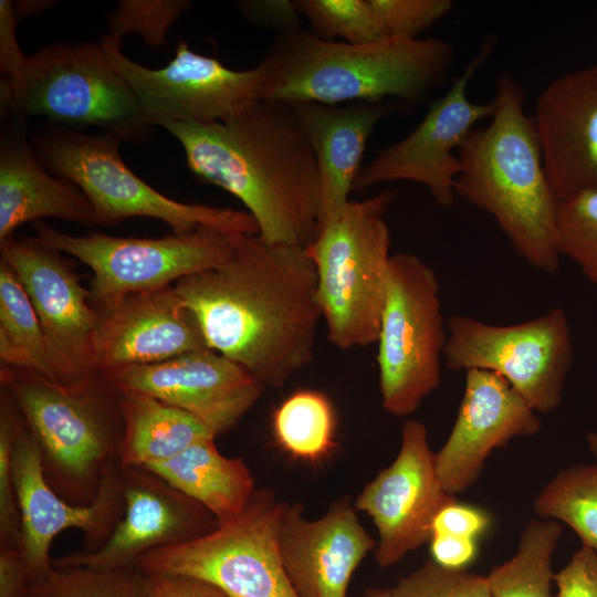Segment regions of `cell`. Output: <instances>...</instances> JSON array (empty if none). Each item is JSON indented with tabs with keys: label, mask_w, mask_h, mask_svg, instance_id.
<instances>
[{
	"label": "cell",
	"mask_w": 597,
	"mask_h": 597,
	"mask_svg": "<svg viewBox=\"0 0 597 597\" xmlns=\"http://www.w3.org/2000/svg\"><path fill=\"white\" fill-rule=\"evenodd\" d=\"M207 347L280 388L313 359L322 313L306 248L238 235L218 266L172 285Z\"/></svg>",
	"instance_id": "obj_1"
},
{
	"label": "cell",
	"mask_w": 597,
	"mask_h": 597,
	"mask_svg": "<svg viewBox=\"0 0 597 597\" xmlns=\"http://www.w3.org/2000/svg\"><path fill=\"white\" fill-rule=\"evenodd\" d=\"M188 168L237 197L268 243L306 248L321 218L316 158L292 106L262 100L227 122L163 126Z\"/></svg>",
	"instance_id": "obj_2"
},
{
	"label": "cell",
	"mask_w": 597,
	"mask_h": 597,
	"mask_svg": "<svg viewBox=\"0 0 597 597\" xmlns=\"http://www.w3.org/2000/svg\"><path fill=\"white\" fill-rule=\"evenodd\" d=\"M493 114L474 127L458 155L454 192L490 213L517 254L555 273L561 261L557 199L545 171L533 118L521 86L507 74L496 83Z\"/></svg>",
	"instance_id": "obj_3"
},
{
	"label": "cell",
	"mask_w": 597,
	"mask_h": 597,
	"mask_svg": "<svg viewBox=\"0 0 597 597\" xmlns=\"http://www.w3.org/2000/svg\"><path fill=\"white\" fill-rule=\"evenodd\" d=\"M260 62L266 101L413 102L447 75L452 49L433 38H381L360 44L326 41L297 28L279 33Z\"/></svg>",
	"instance_id": "obj_4"
},
{
	"label": "cell",
	"mask_w": 597,
	"mask_h": 597,
	"mask_svg": "<svg viewBox=\"0 0 597 597\" xmlns=\"http://www.w3.org/2000/svg\"><path fill=\"white\" fill-rule=\"evenodd\" d=\"M0 377L36 439L51 488L71 504L92 503L104 472L119 463L124 428L118 392L102 374L65 385L1 366Z\"/></svg>",
	"instance_id": "obj_5"
},
{
	"label": "cell",
	"mask_w": 597,
	"mask_h": 597,
	"mask_svg": "<svg viewBox=\"0 0 597 597\" xmlns=\"http://www.w3.org/2000/svg\"><path fill=\"white\" fill-rule=\"evenodd\" d=\"M394 199L387 190L349 200L306 247L327 337L342 350L377 342L391 258L385 213Z\"/></svg>",
	"instance_id": "obj_6"
},
{
	"label": "cell",
	"mask_w": 597,
	"mask_h": 597,
	"mask_svg": "<svg viewBox=\"0 0 597 597\" xmlns=\"http://www.w3.org/2000/svg\"><path fill=\"white\" fill-rule=\"evenodd\" d=\"M1 115L44 116L80 130L96 126L121 140L142 143L150 135L139 104L101 43H60L27 56L20 70L1 80Z\"/></svg>",
	"instance_id": "obj_7"
},
{
	"label": "cell",
	"mask_w": 597,
	"mask_h": 597,
	"mask_svg": "<svg viewBox=\"0 0 597 597\" xmlns=\"http://www.w3.org/2000/svg\"><path fill=\"white\" fill-rule=\"evenodd\" d=\"M116 136L85 134L72 128L39 129L32 148L55 176L77 186L91 202L97 224L112 226L145 217L167 223L174 233L208 226L231 235L258 234L254 218L231 208L185 203L168 198L139 178L124 163Z\"/></svg>",
	"instance_id": "obj_8"
},
{
	"label": "cell",
	"mask_w": 597,
	"mask_h": 597,
	"mask_svg": "<svg viewBox=\"0 0 597 597\" xmlns=\"http://www.w3.org/2000/svg\"><path fill=\"white\" fill-rule=\"evenodd\" d=\"M446 342L436 272L412 253L392 254L376 342L381 404L387 412L411 415L439 386Z\"/></svg>",
	"instance_id": "obj_9"
},
{
	"label": "cell",
	"mask_w": 597,
	"mask_h": 597,
	"mask_svg": "<svg viewBox=\"0 0 597 597\" xmlns=\"http://www.w3.org/2000/svg\"><path fill=\"white\" fill-rule=\"evenodd\" d=\"M283 505L272 491L256 490L237 517L192 542L153 549L135 567L201 578L230 597H297L279 548Z\"/></svg>",
	"instance_id": "obj_10"
},
{
	"label": "cell",
	"mask_w": 597,
	"mask_h": 597,
	"mask_svg": "<svg viewBox=\"0 0 597 597\" xmlns=\"http://www.w3.org/2000/svg\"><path fill=\"white\" fill-rule=\"evenodd\" d=\"M573 356L569 322L562 307L511 325L468 315L452 316L447 323L446 366L500 375L537 413L559 407Z\"/></svg>",
	"instance_id": "obj_11"
},
{
	"label": "cell",
	"mask_w": 597,
	"mask_h": 597,
	"mask_svg": "<svg viewBox=\"0 0 597 597\" xmlns=\"http://www.w3.org/2000/svg\"><path fill=\"white\" fill-rule=\"evenodd\" d=\"M44 245L73 255L92 271L93 305L124 295L160 290L177 281L220 265L238 235L200 226L164 238L113 237L103 233L72 235L35 223Z\"/></svg>",
	"instance_id": "obj_12"
},
{
	"label": "cell",
	"mask_w": 597,
	"mask_h": 597,
	"mask_svg": "<svg viewBox=\"0 0 597 597\" xmlns=\"http://www.w3.org/2000/svg\"><path fill=\"white\" fill-rule=\"evenodd\" d=\"M121 42L106 34L101 45L128 83L150 126L227 122L263 100L265 72L261 62L250 70L234 71L180 41L167 65L149 69L127 57Z\"/></svg>",
	"instance_id": "obj_13"
},
{
	"label": "cell",
	"mask_w": 597,
	"mask_h": 597,
	"mask_svg": "<svg viewBox=\"0 0 597 597\" xmlns=\"http://www.w3.org/2000/svg\"><path fill=\"white\" fill-rule=\"evenodd\" d=\"M0 252L35 310L52 380L74 385L98 377L97 313L71 264L35 237L10 238L0 242Z\"/></svg>",
	"instance_id": "obj_14"
},
{
	"label": "cell",
	"mask_w": 597,
	"mask_h": 597,
	"mask_svg": "<svg viewBox=\"0 0 597 597\" xmlns=\"http://www.w3.org/2000/svg\"><path fill=\"white\" fill-rule=\"evenodd\" d=\"M18 412L11 444V471L21 519L19 549L31 578H34L53 567L50 547L59 533L77 528L91 546L88 552L95 551L121 521L125 503L119 463L104 472L92 503L75 505L62 499L49 484L36 439Z\"/></svg>",
	"instance_id": "obj_15"
},
{
	"label": "cell",
	"mask_w": 597,
	"mask_h": 597,
	"mask_svg": "<svg viewBox=\"0 0 597 597\" xmlns=\"http://www.w3.org/2000/svg\"><path fill=\"white\" fill-rule=\"evenodd\" d=\"M491 50L492 42H486L447 93L430 105L421 122L360 168L354 191L405 180L426 186L439 206L453 205L461 170L458 150L475 124L493 114L492 101L473 103L467 94L470 80Z\"/></svg>",
	"instance_id": "obj_16"
},
{
	"label": "cell",
	"mask_w": 597,
	"mask_h": 597,
	"mask_svg": "<svg viewBox=\"0 0 597 597\" xmlns=\"http://www.w3.org/2000/svg\"><path fill=\"white\" fill-rule=\"evenodd\" d=\"M453 500L439 480L426 425L407 420L397 457L365 485L354 503L377 530L374 556L378 566H394L429 543L436 514Z\"/></svg>",
	"instance_id": "obj_17"
},
{
	"label": "cell",
	"mask_w": 597,
	"mask_h": 597,
	"mask_svg": "<svg viewBox=\"0 0 597 597\" xmlns=\"http://www.w3.org/2000/svg\"><path fill=\"white\" fill-rule=\"evenodd\" d=\"M102 375L117 391L149 395L187 412L216 437L230 430L265 388L243 367L210 348Z\"/></svg>",
	"instance_id": "obj_18"
},
{
	"label": "cell",
	"mask_w": 597,
	"mask_h": 597,
	"mask_svg": "<svg viewBox=\"0 0 597 597\" xmlns=\"http://www.w3.org/2000/svg\"><path fill=\"white\" fill-rule=\"evenodd\" d=\"M119 469L125 507L111 536L95 551L53 559V567H130L153 549L192 542L217 528L216 517L202 504L157 473L144 467Z\"/></svg>",
	"instance_id": "obj_19"
},
{
	"label": "cell",
	"mask_w": 597,
	"mask_h": 597,
	"mask_svg": "<svg viewBox=\"0 0 597 597\" xmlns=\"http://www.w3.org/2000/svg\"><path fill=\"white\" fill-rule=\"evenodd\" d=\"M540 429L537 412L503 377L484 369L467 370L454 425L436 452L442 488L452 495L465 491L495 449Z\"/></svg>",
	"instance_id": "obj_20"
},
{
	"label": "cell",
	"mask_w": 597,
	"mask_h": 597,
	"mask_svg": "<svg viewBox=\"0 0 597 597\" xmlns=\"http://www.w3.org/2000/svg\"><path fill=\"white\" fill-rule=\"evenodd\" d=\"M279 548L297 597H347L354 572L376 542L344 498L316 520L304 516L301 503H284Z\"/></svg>",
	"instance_id": "obj_21"
},
{
	"label": "cell",
	"mask_w": 597,
	"mask_h": 597,
	"mask_svg": "<svg viewBox=\"0 0 597 597\" xmlns=\"http://www.w3.org/2000/svg\"><path fill=\"white\" fill-rule=\"evenodd\" d=\"M100 373L165 362L208 348L201 328L172 285L93 305Z\"/></svg>",
	"instance_id": "obj_22"
},
{
	"label": "cell",
	"mask_w": 597,
	"mask_h": 597,
	"mask_svg": "<svg viewBox=\"0 0 597 597\" xmlns=\"http://www.w3.org/2000/svg\"><path fill=\"white\" fill-rule=\"evenodd\" d=\"M534 111L545 171L559 202L597 189V64L552 81Z\"/></svg>",
	"instance_id": "obj_23"
},
{
	"label": "cell",
	"mask_w": 597,
	"mask_h": 597,
	"mask_svg": "<svg viewBox=\"0 0 597 597\" xmlns=\"http://www.w3.org/2000/svg\"><path fill=\"white\" fill-rule=\"evenodd\" d=\"M0 242L13 238L23 223L57 218L85 226L97 224L83 191L50 172L27 137L28 118L1 115Z\"/></svg>",
	"instance_id": "obj_24"
},
{
	"label": "cell",
	"mask_w": 597,
	"mask_h": 597,
	"mask_svg": "<svg viewBox=\"0 0 597 597\" xmlns=\"http://www.w3.org/2000/svg\"><path fill=\"white\" fill-rule=\"evenodd\" d=\"M290 105L316 158L321 180V227L339 214L350 200L367 140L392 107L383 103L339 106L297 102Z\"/></svg>",
	"instance_id": "obj_25"
},
{
	"label": "cell",
	"mask_w": 597,
	"mask_h": 597,
	"mask_svg": "<svg viewBox=\"0 0 597 597\" xmlns=\"http://www.w3.org/2000/svg\"><path fill=\"white\" fill-rule=\"evenodd\" d=\"M214 439L198 440L167 461L146 469L202 504L219 525L237 517L256 490L244 461L223 455Z\"/></svg>",
	"instance_id": "obj_26"
},
{
	"label": "cell",
	"mask_w": 597,
	"mask_h": 597,
	"mask_svg": "<svg viewBox=\"0 0 597 597\" xmlns=\"http://www.w3.org/2000/svg\"><path fill=\"white\" fill-rule=\"evenodd\" d=\"M117 392L124 428L118 462L123 467L149 468L198 440L216 437L192 416L155 397Z\"/></svg>",
	"instance_id": "obj_27"
},
{
	"label": "cell",
	"mask_w": 597,
	"mask_h": 597,
	"mask_svg": "<svg viewBox=\"0 0 597 597\" xmlns=\"http://www.w3.org/2000/svg\"><path fill=\"white\" fill-rule=\"evenodd\" d=\"M562 536L553 520H532L523 528L515 554L486 576L492 597H552V557Z\"/></svg>",
	"instance_id": "obj_28"
},
{
	"label": "cell",
	"mask_w": 597,
	"mask_h": 597,
	"mask_svg": "<svg viewBox=\"0 0 597 597\" xmlns=\"http://www.w3.org/2000/svg\"><path fill=\"white\" fill-rule=\"evenodd\" d=\"M0 360L52 380L46 345L31 300L10 266L0 262Z\"/></svg>",
	"instance_id": "obj_29"
},
{
	"label": "cell",
	"mask_w": 597,
	"mask_h": 597,
	"mask_svg": "<svg viewBox=\"0 0 597 597\" xmlns=\"http://www.w3.org/2000/svg\"><path fill=\"white\" fill-rule=\"evenodd\" d=\"M272 428L279 446L298 460L321 461L335 446L334 408L316 390H297L284 399L273 413Z\"/></svg>",
	"instance_id": "obj_30"
},
{
	"label": "cell",
	"mask_w": 597,
	"mask_h": 597,
	"mask_svg": "<svg viewBox=\"0 0 597 597\" xmlns=\"http://www.w3.org/2000/svg\"><path fill=\"white\" fill-rule=\"evenodd\" d=\"M535 513L570 527L597 553V464L579 463L559 470L538 492Z\"/></svg>",
	"instance_id": "obj_31"
},
{
	"label": "cell",
	"mask_w": 597,
	"mask_h": 597,
	"mask_svg": "<svg viewBox=\"0 0 597 597\" xmlns=\"http://www.w3.org/2000/svg\"><path fill=\"white\" fill-rule=\"evenodd\" d=\"M21 597H145L143 575L135 567L97 569L52 567L31 578Z\"/></svg>",
	"instance_id": "obj_32"
},
{
	"label": "cell",
	"mask_w": 597,
	"mask_h": 597,
	"mask_svg": "<svg viewBox=\"0 0 597 597\" xmlns=\"http://www.w3.org/2000/svg\"><path fill=\"white\" fill-rule=\"evenodd\" d=\"M310 32L326 41L360 44L381 39L370 0H295Z\"/></svg>",
	"instance_id": "obj_33"
},
{
	"label": "cell",
	"mask_w": 597,
	"mask_h": 597,
	"mask_svg": "<svg viewBox=\"0 0 597 597\" xmlns=\"http://www.w3.org/2000/svg\"><path fill=\"white\" fill-rule=\"evenodd\" d=\"M557 228L561 254L597 287V189L561 201Z\"/></svg>",
	"instance_id": "obj_34"
},
{
	"label": "cell",
	"mask_w": 597,
	"mask_h": 597,
	"mask_svg": "<svg viewBox=\"0 0 597 597\" xmlns=\"http://www.w3.org/2000/svg\"><path fill=\"white\" fill-rule=\"evenodd\" d=\"M190 4L187 0H122L108 15V35L122 40L138 34L148 45H163L169 28Z\"/></svg>",
	"instance_id": "obj_35"
},
{
	"label": "cell",
	"mask_w": 597,
	"mask_h": 597,
	"mask_svg": "<svg viewBox=\"0 0 597 597\" xmlns=\"http://www.w3.org/2000/svg\"><path fill=\"white\" fill-rule=\"evenodd\" d=\"M389 597H492L486 576L438 565L432 559L388 588Z\"/></svg>",
	"instance_id": "obj_36"
},
{
	"label": "cell",
	"mask_w": 597,
	"mask_h": 597,
	"mask_svg": "<svg viewBox=\"0 0 597 597\" xmlns=\"http://www.w3.org/2000/svg\"><path fill=\"white\" fill-rule=\"evenodd\" d=\"M381 38L416 39L452 9L450 0H370Z\"/></svg>",
	"instance_id": "obj_37"
},
{
	"label": "cell",
	"mask_w": 597,
	"mask_h": 597,
	"mask_svg": "<svg viewBox=\"0 0 597 597\" xmlns=\"http://www.w3.org/2000/svg\"><path fill=\"white\" fill-rule=\"evenodd\" d=\"M6 392V391H4ZM17 407L6 392L0 411V547H20L21 519L11 471Z\"/></svg>",
	"instance_id": "obj_38"
},
{
	"label": "cell",
	"mask_w": 597,
	"mask_h": 597,
	"mask_svg": "<svg viewBox=\"0 0 597 597\" xmlns=\"http://www.w3.org/2000/svg\"><path fill=\"white\" fill-rule=\"evenodd\" d=\"M557 597H597V553L582 545L554 574Z\"/></svg>",
	"instance_id": "obj_39"
},
{
	"label": "cell",
	"mask_w": 597,
	"mask_h": 597,
	"mask_svg": "<svg viewBox=\"0 0 597 597\" xmlns=\"http://www.w3.org/2000/svg\"><path fill=\"white\" fill-rule=\"evenodd\" d=\"M490 524L491 517L486 511L453 500L436 514L431 535L441 533L478 540L488 531Z\"/></svg>",
	"instance_id": "obj_40"
},
{
	"label": "cell",
	"mask_w": 597,
	"mask_h": 597,
	"mask_svg": "<svg viewBox=\"0 0 597 597\" xmlns=\"http://www.w3.org/2000/svg\"><path fill=\"white\" fill-rule=\"evenodd\" d=\"M145 597H230L201 578L180 574H142Z\"/></svg>",
	"instance_id": "obj_41"
},
{
	"label": "cell",
	"mask_w": 597,
	"mask_h": 597,
	"mask_svg": "<svg viewBox=\"0 0 597 597\" xmlns=\"http://www.w3.org/2000/svg\"><path fill=\"white\" fill-rule=\"evenodd\" d=\"M241 15L252 24L271 28L279 33L302 28V17L294 1L289 0H249L237 1Z\"/></svg>",
	"instance_id": "obj_42"
},
{
	"label": "cell",
	"mask_w": 597,
	"mask_h": 597,
	"mask_svg": "<svg viewBox=\"0 0 597 597\" xmlns=\"http://www.w3.org/2000/svg\"><path fill=\"white\" fill-rule=\"evenodd\" d=\"M476 541L450 534H432L429 541L432 561L447 568H467L478 555Z\"/></svg>",
	"instance_id": "obj_43"
},
{
	"label": "cell",
	"mask_w": 597,
	"mask_h": 597,
	"mask_svg": "<svg viewBox=\"0 0 597 597\" xmlns=\"http://www.w3.org/2000/svg\"><path fill=\"white\" fill-rule=\"evenodd\" d=\"M18 17L13 2L0 1V72L1 80L11 78L22 66L27 56L19 48L15 36Z\"/></svg>",
	"instance_id": "obj_44"
},
{
	"label": "cell",
	"mask_w": 597,
	"mask_h": 597,
	"mask_svg": "<svg viewBox=\"0 0 597 597\" xmlns=\"http://www.w3.org/2000/svg\"><path fill=\"white\" fill-rule=\"evenodd\" d=\"M30 579L20 549L0 547V597H21Z\"/></svg>",
	"instance_id": "obj_45"
},
{
	"label": "cell",
	"mask_w": 597,
	"mask_h": 597,
	"mask_svg": "<svg viewBox=\"0 0 597 597\" xmlns=\"http://www.w3.org/2000/svg\"><path fill=\"white\" fill-rule=\"evenodd\" d=\"M50 1H17L13 2L14 11L18 20L24 15L32 14L34 12L46 9Z\"/></svg>",
	"instance_id": "obj_46"
},
{
	"label": "cell",
	"mask_w": 597,
	"mask_h": 597,
	"mask_svg": "<svg viewBox=\"0 0 597 597\" xmlns=\"http://www.w3.org/2000/svg\"><path fill=\"white\" fill-rule=\"evenodd\" d=\"M586 442L588 446V450L594 457L595 463L597 464V431L589 432L586 437Z\"/></svg>",
	"instance_id": "obj_47"
},
{
	"label": "cell",
	"mask_w": 597,
	"mask_h": 597,
	"mask_svg": "<svg viewBox=\"0 0 597 597\" xmlns=\"http://www.w3.org/2000/svg\"><path fill=\"white\" fill-rule=\"evenodd\" d=\"M362 597H389L388 588H368Z\"/></svg>",
	"instance_id": "obj_48"
}]
</instances>
